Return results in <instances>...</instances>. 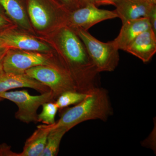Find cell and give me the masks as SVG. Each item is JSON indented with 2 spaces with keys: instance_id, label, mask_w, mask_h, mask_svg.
I'll return each mask as SVG.
<instances>
[{
  "instance_id": "cell-1",
  "label": "cell",
  "mask_w": 156,
  "mask_h": 156,
  "mask_svg": "<svg viewBox=\"0 0 156 156\" xmlns=\"http://www.w3.org/2000/svg\"><path fill=\"white\" fill-rule=\"evenodd\" d=\"M58 44L65 68L78 91L87 93L99 87V73L80 37L73 33L66 34L61 37Z\"/></svg>"
},
{
  "instance_id": "cell-2",
  "label": "cell",
  "mask_w": 156,
  "mask_h": 156,
  "mask_svg": "<svg viewBox=\"0 0 156 156\" xmlns=\"http://www.w3.org/2000/svg\"><path fill=\"white\" fill-rule=\"evenodd\" d=\"M108 92L97 87L88 92L87 96L74 106L65 110L53 128L64 127L69 131L81 123L89 120L106 122L113 113Z\"/></svg>"
},
{
  "instance_id": "cell-3",
  "label": "cell",
  "mask_w": 156,
  "mask_h": 156,
  "mask_svg": "<svg viewBox=\"0 0 156 156\" xmlns=\"http://www.w3.org/2000/svg\"><path fill=\"white\" fill-rule=\"evenodd\" d=\"M75 32L83 43L98 71L111 72L119 65L120 56L119 49L113 41L101 42L92 35L88 30L75 28Z\"/></svg>"
},
{
  "instance_id": "cell-4",
  "label": "cell",
  "mask_w": 156,
  "mask_h": 156,
  "mask_svg": "<svg viewBox=\"0 0 156 156\" xmlns=\"http://www.w3.org/2000/svg\"><path fill=\"white\" fill-rule=\"evenodd\" d=\"M25 74L50 88L55 98L66 91H78L74 81L65 66H37L27 70Z\"/></svg>"
},
{
  "instance_id": "cell-5",
  "label": "cell",
  "mask_w": 156,
  "mask_h": 156,
  "mask_svg": "<svg viewBox=\"0 0 156 156\" xmlns=\"http://www.w3.org/2000/svg\"><path fill=\"white\" fill-rule=\"evenodd\" d=\"M0 97L11 101L17 105L18 110L15 113V118L27 124L38 122V109L44 103L53 101L55 99L51 91L41 95H32L25 89L2 92Z\"/></svg>"
},
{
  "instance_id": "cell-6",
  "label": "cell",
  "mask_w": 156,
  "mask_h": 156,
  "mask_svg": "<svg viewBox=\"0 0 156 156\" xmlns=\"http://www.w3.org/2000/svg\"><path fill=\"white\" fill-rule=\"evenodd\" d=\"M50 65L48 58L41 53L9 49L3 60V69L5 73L22 74L34 66Z\"/></svg>"
},
{
  "instance_id": "cell-7",
  "label": "cell",
  "mask_w": 156,
  "mask_h": 156,
  "mask_svg": "<svg viewBox=\"0 0 156 156\" xmlns=\"http://www.w3.org/2000/svg\"><path fill=\"white\" fill-rule=\"evenodd\" d=\"M94 4H87L84 7L72 11L68 21L73 28H81L88 30L98 23L108 20L118 18L115 11L101 9Z\"/></svg>"
},
{
  "instance_id": "cell-8",
  "label": "cell",
  "mask_w": 156,
  "mask_h": 156,
  "mask_svg": "<svg viewBox=\"0 0 156 156\" xmlns=\"http://www.w3.org/2000/svg\"><path fill=\"white\" fill-rule=\"evenodd\" d=\"M0 39L8 49H18L27 51L46 52L49 46L27 35L5 30L0 32Z\"/></svg>"
},
{
  "instance_id": "cell-9",
  "label": "cell",
  "mask_w": 156,
  "mask_h": 156,
  "mask_svg": "<svg viewBox=\"0 0 156 156\" xmlns=\"http://www.w3.org/2000/svg\"><path fill=\"white\" fill-rule=\"evenodd\" d=\"M113 5L118 18L122 23L130 20L148 17L156 5H153L145 0H115Z\"/></svg>"
},
{
  "instance_id": "cell-10",
  "label": "cell",
  "mask_w": 156,
  "mask_h": 156,
  "mask_svg": "<svg viewBox=\"0 0 156 156\" xmlns=\"http://www.w3.org/2000/svg\"><path fill=\"white\" fill-rule=\"evenodd\" d=\"M125 51L144 63L149 62L156 53V34L151 28L143 32L134 39Z\"/></svg>"
},
{
  "instance_id": "cell-11",
  "label": "cell",
  "mask_w": 156,
  "mask_h": 156,
  "mask_svg": "<svg viewBox=\"0 0 156 156\" xmlns=\"http://www.w3.org/2000/svg\"><path fill=\"white\" fill-rule=\"evenodd\" d=\"M21 88H31L41 94L51 91L48 87L26 74H17L4 71L0 73V93Z\"/></svg>"
},
{
  "instance_id": "cell-12",
  "label": "cell",
  "mask_w": 156,
  "mask_h": 156,
  "mask_svg": "<svg viewBox=\"0 0 156 156\" xmlns=\"http://www.w3.org/2000/svg\"><path fill=\"white\" fill-rule=\"evenodd\" d=\"M150 28V23L147 17L130 20L122 23L119 33L113 41L119 50L126 51L136 37Z\"/></svg>"
},
{
  "instance_id": "cell-13",
  "label": "cell",
  "mask_w": 156,
  "mask_h": 156,
  "mask_svg": "<svg viewBox=\"0 0 156 156\" xmlns=\"http://www.w3.org/2000/svg\"><path fill=\"white\" fill-rule=\"evenodd\" d=\"M54 124L38 126L36 130L27 140L19 156H41L46 146L48 134Z\"/></svg>"
},
{
  "instance_id": "cell-14",
  "label": "cell",
  "mask_w": 156,
  "mask_h": 156,
  "mask_svg": "<svg viewBox=\"0 0 156 156\" xmlns=\"http://www.w3.org/2000/svg\"><path fill=\"white\" fill-rule=\"evenodd\" d=\"M0 6L6 14L18 25L25 29L30 28L22 0H0Z\"/></svg>"
},
{
  "instance_id": "cell-15",
  "label": "cell",
  "mask_w": 156,
  "mask_h": 156,
  "mask_svg": "<svg viewBox=\"0 0 156 156\" xmlns=\"http://www.w3.org/2000/svg\"><path fill=\"white\" fill-rule=\"evenodd\" d=\"M27 9L30 19L36 28L43 30L48 27L51 17L46 7L40 0H29Z\"/></svg>"
},
{
  "instance_id": "cell-16",
  "label": "cell",
  "mask_w": 156,
  "mask_h": 156,
  "mask_svg": "<svg viewBox=\"0 0 156 156\" xmlns=\"http://www.w3.org/2000/svg\"><path fill=\"white\" fill-rule=\"evenodd\" d=\"M68 131L64 127H53L48 134L46 146L41 156H57L62 139Z\"/></svg>"
},
{
  "instance_id": "cell-17",
  "label": "cell",
  "mask_w": 156,
  "mask_h": 156,
  "mask_svg": "<svg viewBox=\"0 0 156 156\" xmlns=\"http://www.w3.org/2000/svg\"><path fill=\"white\" fill-rule=\"evenodd\" d=\"M88 93L75 91H68L63 92L57 97L56 103L59 109L64 108L79 103L87 96Z\"/></svg>"
},
{
  "instance_id": "cell-18",
  "label": "cell",
  "mask_w": 156,
  "mask_h": 156,
  "mask_svg": "<svg viewBox=\"0 0 156 156\" xmlns=\"http://www.w3.org/2000/svg\"><path fill=\"white\" fill-rule=\"evenodd\" d=\"M41 112L38 115V121L45 125H50L55 124V117L58 110L56 102H46L43 105Z\"/></svg>"
},
{
  "instance_id": "cell-19",
  "label": "cell",
  "mask_w": 156,
  "mask_h": 156,
  "mask_svg": "<svg viewBox=\"0 0 156 156\" xmlns=\"http://www.w3.org/2000/svg\"><path fill=\"white\" fill-rule=\"evenodd\" d=\"M63 5L72 11L80 9L86 5L83 0H59Z\"/></svg>"
},
{
  "instance_id": "cell-20",
  "label": "cell",
  "mask_w": 156,
  "mask_h": 156,
  "mask_svg": "<svg viewBox=\"0 0 156 156\" xmlns=\"http://www.w3.org/2000/svg\"><path fill=\"white\" fill-rule=\"evenodd\" d=\"M0 156H19V154L11 150V147L6 144H0Z\"/></svg>"
},
{
  "instance_id": "cell-21",
  "label": "cell",
  "mask_w": 156,
  "mask_h": 156,
  "mask_svg": "<svg viewBox=\"0 0 156 156\" xmlns=\"http://www.w3.org/2000/svg\"><path fill=\"white\" fill-rule=\"evenodd\" d=\"M147 18L149 20L151 29L156 34V6L151 11Z\"/></svg>"
},
{
  "instance_id": "cell-22",
  "label": "cell",
  "mask_w": 156,
  "mask_h": 156,
  "mask_svg": "<svg viewBox=\"0 0 156 156\" xmlns=\"http://www.w3.org/2000/svg\"><path fill=\"white\" fill-rule=\"evenodd\" d=\"M9 24L8 20L0 11V32L5 30V28L9 26Z\"/></svg>"
},
{
  "instance_id": "cell-23",
  "label": "cell",
  "mask_w": 156,
  "mask_h": 156,
  "mask_svg": "<svg viewBox=\"0 0 156 156\" xmlns=\"http://www.w3.org/2000/svg\"><path fill=\"white\" fill-rule=\"evenodd\" d=\"M115 0H95V4L96 6L101 5H113Z\"/></svg>"
},
{
  "instance_id": "cell-24",
  "label": "cell",
  "mask_w": 156,
  "mask_h": 156,
  "mask_svg": "<svg viewBox=\"0 0 156 156\" xmlns=\"http://www.w3.org/2000/svg\"><path fill=\"white\" fill-rule=\"evenodd\" d=\"M7 50L4 51V52H2V53H0V73L4 72L3 69V60H4V57H5V55Z\"/></svg>"
},
{
  "instance_id": "cell-25",
  "label": "cell",
  "mask_w": 156,
  "mask_h": 156,
  "mask_svg": "<svg viewBox=\"0 0 156 156\" xmlns=\"http://www.w3.org/2000/svg\"><path fill=\"white\" fill-rule=\"evenodd\" d=\"M9 50V49H7V48H6L5 45L3 44V42L2 41L1 39H0V53L4 52V51H6V50Z\"/></svg>"
},
{
  "instance_id": "cell-26",
  "label": "cell",
  "mask_w": 156,
  "mask_h": 156,
  "mask_svg": "<svg viewBox=\"0 0 156 156\" xmlns=\"http://www.w3.org/2000/svg\"><path fill=\"white\" fill-rule=\"evenodd\" d=\"M86 5L87 4H95V0H83Z\"/></svg>"
},
{
  "instance_id": "cell-27",
  "label": "cell",
  "mask_w": 156,
  "mask_h": 156,
  "mask_svg": "<svg viewBox=\"0 0 156 156\" xmlns=\"http://www.w3.org/2000/svg\"><path fill=\"white\" fill-rule=\"evenodd\" d=\"M145 1L153 5H156V0H145Z\"/></svg>"
},
{
  "instance_id": "cell-28",
  "label": "cell",
  "mask_w": 156,
  "mask_h": 156,
  "mask_svg": "<svg viewBox=\"0 0 156 156\" xmlns=\"http://www.w3.org/2000/svg\"><path fill=\"white\" fill-rule=\"evenodd\" d=\"M3 100H4V99H3L2 98L0 97V101H3Z\"/></svg>"
}]
</instances>
